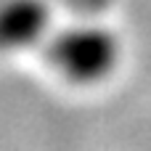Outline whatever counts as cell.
Returning <instances> with one entry per match:
<instances>
[{"mask_svg":"<svg viewBox=\"0 0 151 151\" xmlns=\"http://www.w3.org/2000/svg\"><path fill=\"white\" fill-rule=\"evenodd\" d=\"M50 69L74 88H96L111 80L122 64V40L104 21H74L53 29L45 42Z\"/></svg>","mask_w":151,"mask_h":151,"instance_id":"obj_1","label":"cell"},{"mask_svg":"<svg viewBox=\"0 0 151 151\" xmlns=\"http://www.w3.org/2000/svg\"><path fill=\"white\" fill-rule=\"evenodd\" d=\"M53 35L48 0H0V53L40 48Z\"/></svg>","mask_w":151,"mask_h":151,"instance_id":"obj_2","label":"cell"}]
</instances>
